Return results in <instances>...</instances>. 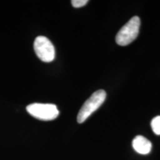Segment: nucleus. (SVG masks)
<instances>
[{
  "instance_id": "423d86ee",
  "label": "nucleus",
  "mask_w": 160,
  "mask_h": 160,
  "mask_svg": "<svg viewBox=\"0 0 160 160\" xmlns=\"http://www.w3.org/2000/svg\"><path fill=\"white\" fill-rule=\"evenodd\" d=\"M151 128L157 135H160V116L153 118L151 121Z\"/></svg>"
},
{
  "instance_id": "0eeeda50",
  "label": "nucleus",
  "mask_w": 160,
  "mask_h": 160,
  "mask_svg": "<svg viewBox=\"0 0 160 160\" xmlns=\"http://www.w3.org/2000/svg\"><path fill=\"white\" fill-rule=\"evenodd\" d=\"M88 2V0H72L71 1V4L73 5V7L77 8L83 7Z\"/></svg>"
},
{
  "instance_id": "39448f33",
  "label": "nucleus",
  "mask_w": 160,
  "mask_h": 160,
  "mask_svg": "<svg viewBox=\"0 0 160 160\" xmlns=\"http://www.w3.org/2000/svg\"><path fill=\"white\" fill-rule=\"evenodd\" d=\"M133 149L136 152L140 154H148L152 148L151 142L148 139H146L142 136H137L133 140L132 142Z\"/></svg>"
},
{
  "instance_id": "20e7f679",
  "label": "nucleus",
  "mask_w": 160,
  "mask_h": 160,
  "mask_svg": "<svg viewBox=\"0 0 160 160\" xmlns=\"http://www.w3.org/2000/svg\"><path fill=\"white\" fill-rule=\"evenodd\" d=\"M36 54L44 62H51L55 59V48L47 37L39 36L33 44Z\"/></svg>"
},
{
  "instance_id": "7ed1b4c3",
  "label": "nucleus",
  "mask_w": 160,
  "mask_h": 160,
  "mask_svg": "<svg viewBox=\"0 0 160 160\" xmlns=\"http://www.w3.org/2000/svg\"><path fill=\"white\" fill-rule=\"evenodd\" d=\"M26 110L32 117L42 121H51L59 114L57 107L53 104L33 103L28 105Z\"/></svg>"
},
{
  "instance_id": "f03ea898",
  "label": "nucleus",
  "mask_w": 160,
  "mask_h": 160,
  "mask_svg": "<svg viewBox=\"0 0 160 160\" xmlns=\"http://www.w3.org/2000/svg\"><path fill=\"white\" fill-rule=\"evenodd\" d=\"M140 19L133 17L119 30L116 36V42L119 45L126 46L135 40L139 34Z\"/></svg>"
},
{
  "instance_id": "f257e3e1",
  "label": "nucleus",
  "mask_w": 160,
  "mask_h": 160,
  "mask_svg": "<svg viewBox=\"0 0 160 160\" xmlns=\"http://www.w3.org/2000/svg\"><path fill=\"white\" fill-rule=\"evenodd\" d=\"M106 99V92L104 90H99L94 92L88 99L84 103L77 116V122L83 123L86 119L102 105Z\"/></svg>"
}]
</instances>
